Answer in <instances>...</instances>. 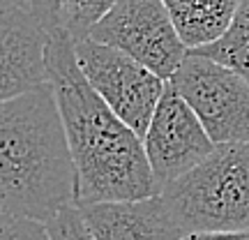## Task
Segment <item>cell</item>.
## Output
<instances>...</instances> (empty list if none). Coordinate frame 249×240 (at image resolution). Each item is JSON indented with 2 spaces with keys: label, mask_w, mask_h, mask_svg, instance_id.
<instances>
[{
  "label": "cell",
  "mask_w": 249,
  "mask_h": 240,
  "mask_svg": "<svg viewBox=\"0 0 249 240\" xmlns=\"http://www.w3.org/2000/svg\"><path fill=\"white\" fill-rule=\"evenodd\" d=\"M0 213H2V210H0Z\"/></svg>",
  "instance_id": "cell-18"
},
{
  "label": "cell",
  "mask_w": 249,
  "mask_h": 240,
  "mask_svg": "<svg viewBox=\"0 0 249 240\" xmlns=\"http://www.w3.org/2000/svg\"><path fill=\"white\" fill-rule=\"evenodd\" d=\"M49 83L55 92L74 173L76 205L141 201L161 194L143 141L92 90L74 44L51 39L46 49Z\"/></svg>",
  "instance_id": "cell-1"
},
{
  "label": "cell",
  "mask_w": 249,
  "mask_h": 240,
  "mask_svg": "<svg viewBox=\"0 0 249 240\" xmlns=\"http://www.w3.org/2000/svg\"><path fill=\"white\" fill-rule=\"evenodd\" d=\"M76 203V173L51 83L0 104V210L46 224Z\"/></svg>",
  "instance_id": "cell-2"
},
{
  "label": "cell",
  "mask_w": 249,
  "mask_h": 240,
  "mask_svg": "<svg viewBox=\"0 0 249 240\" xmlns=\"http://www.w3.org/2000/svg\"><path fill=\"white\" fill-rule=\"evenodd\" d=\"M169 83L192 107L214 146L249 143V83L242 76L187 51Z\"/></svg>",
  "instance_id": "cell-4"
},
{
  "label": "cell",
  "mask_w": 249,
  "mask_h": 240,
  "mask_svg": "<svg viewBox=\"0 0 249 240\" xmlns=\"http://www.w3.org/2000/svg\"><path fill=\"white\" fill-rule=\"evenodd\" d=\"M49 240H97L95 233L90 231L86 217L76 203L62 208L53 220L44 224Z\"/></svg>",
  "instance_id": "cell-13"
},
{
  "label": "cell",
  "mask_w": 249,
  "mask_h": 240,
  "mask_svg": "<svg viewBox=\"0 0 249 240\" xmlns=\"http://www.w3.org/2000/svg\"><path fill=\"white\" fill-rule=\"evenodd\" d=\"M240 7H249V0H240Z\"/></svg>",
  "instance_id": "cell-17"
},
{
  "label": "cell",
  "mask_w": 249,
  "mask_h": 240,
  "mask_svg": "<svg viewBox=\"0 0 249 240\" xmlns=\"http://www.w3.org/2000/svg\"><path fill=\"white\" fill-rule=\"evenodd\" d=\"M18 7H30V0H0V12L2 9H18Z\"/></svg>",
  "instance_id": "cell-16"
},
{
  "label": "cell",
  "mask_w": 249,
  "mask_h": 240,
  "mask_svg": "<svg viewBox=\"0 0 249 240\" xmlns=\"http://www.w3.org/2000/svg\"><path fill=\"white\" fill-rule=\"evenodd\" d=\"M0 240H49V236L44 224L0 213Z\"/></svg>",
  "instance_id": "cell-14"
},
{
  "label": "cell",
  "mask_w": 249,
  "mask_h": 240,
  "mask_svg": "<svg viewBox=\"0 0 249 240\" xmlns=\"http://www.w3.org/2000/svg\"><path fill=\"white\" fill-rule=\"evenodd\" d=\"M49 42L30 7L0 12V104L49 83Z\"/></svg>",
  "instance_id": "cell-8"
},
{
  "label": "cell",
  "mask_w": 249,
  "mask_h": 240,
  "mask_svg": "<svg viewBox=\"0 0 249 240\" xmlns=\"http://www.w3.org/2000/svg\"><path fill=\"white\" fill-rule=\"evenodd\" d=\"M161 199L185 233H249V143L217 146Z\"/></svg>",
  "instance_id": "cell-3"
},
{
  "label": "cell",
  "mask_w": 249,
  "mask_h": 240,
  "mask_svg": "<svg viewBox=\"0 0 249 240\" xmlns=\"http://www.w3.org/2000/svg\"><path fill=\"white\" fill-rule=\"evenodd\" d=\"M118 0H30V12L49 39L79 44L88 39Z\"/></svg>",
  "instance_id": "cell-11"
},
{
  "label": "cell",
  "mask_w": 249,
  "mask_h": 240,
  "mask_svg": "<svg viewBox=\"0 0 249 240\" xmlns=\"http://www.w3.org/2000/svg\"><path fill=\"white\" fill-rule=\"evenodd\" d=\"M182 240H249V233H187Z\"/></svg>",
  "instance_id": "cell-15"
},
{
  "label": "cell",
  "mask_w": 249,
  "mask_h": 240,
  "mask_svg": "<svg viewBox=\"0 0 249 240\" xmlns=\"http://www.w3.org/2000/svg\"><path fill=\"white\" fill-rule=\"evenodd\" d=\"M76 60L92 90L132 132L145 136L166 81L118 49L83 39L74 44Z\"/></svg>",
  "instance_id": "cell-6"
},
{
  "label": "cell",
  "mask_w": 249,
  "mask_h": 240,
  "mask_svg": "<svg viewBox=\"0 0 249 240\" xmlns=\"http://www.w3.org/2000/svg\"><path fill=\"white\" fill-rule=\"evenodd\" d=\"M217 148L192 107L166 81V90L155 109L148 132L143 136V150L157 185L180 180Z\"/></svg>",
  "instance_id": "cell-7"
},
{
  "label": "cell",
  "mask_w": 249,
  "mask_h": 240,
  "mask_svg": "<svg viewBox=\"0 0 249 240\" xmlns=\"http://www.w3.org/2000/svg\"><path fill=\"white\" fill-rule=\"evenodd\" d=\"M81 213L97 240H182L187 236L164 199L83 205Z\"/></svg>",
  "instance_id": "cell-9"
},
{
  "label": "cell",
  "mask_w": 249,
  "mask_h": 240,
  "mask_svg": "<svg viewBox=\"0 0 249 240\" xmlns=\"http://www.w3.org/2000/svg\"><path fill=\"white\" fill-rule=\"evenodd\" d=\"M194 54L205 55L217 65L235 72L249 83V7L238 9L231 28L217 42L203 49H194Z\"/></svg>",
  "instance_id": "cell-12"
},
{
  "label": "cell",
  "mask_w": 249,
  "mask_h": 240,
  "mask_svg": "<svg viewBox=\"0 0 249 240\" xmlns=\"http://www.w3.org/2000/svg\"><path fill=\"white\" fill-rule=\"evenodd\" d=\"M189 51L217 42L231 28L240 0H161Z\"/></svg>",
  "instance_id": "cell-10"
},
{
  "label": "cell",
  "mask_w": 249,
  "mask_h": 240,
  "mask_svg": "<svg viewBox=\"0 0 249 240\" xmlns=\"http://www.w3.org/2000/svg\"><path fill=\"white\" fill-rule=\"evenodd\" d=\"M88 39L123 51L164 81L180 70L189 51L161 0H118Z\"/></svg>",
  "instance_id": "cell-5"
}]
</instances>
